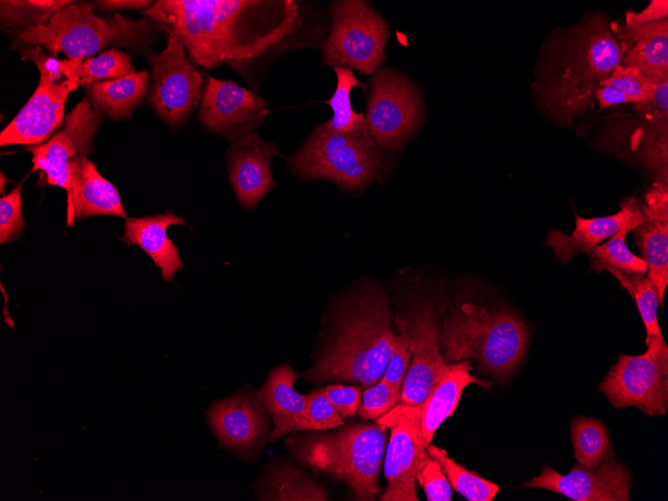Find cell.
<instances>
[{
	"instance_id": "603a6c76",
	"label": "cell",
	"mask_w": 668,
	"mask_h": 501,
	"mask_svg": "<svg viewBox=\"0 0 668 501\" xmlns=\"http://www.w3.org/2000/svg\"><path fill=\"white\" fill-rule=\"evenodd\" d=\"M469 360L447 364L425 400L416 405L419 411L420 431L427 447L442 422L457 408L462 391L470 384L489 388L490 383L470 374Z\"/></svg>"
},
{
	"instance_id": "30bf717a",
	"label": "cell",
	"mask_w": 668,
	"mask_h": 501,
	"mask_svg": "<svg viewBox=\"0 0 668 501\" xmlns=\"http://www.w3.org/2000/svg\"><path fill=\"white\" fill-rule=\"evenodd\" d=\"M423 111L421 93L405 75L390 68L373 74L364 116L381 149L400 150L421 126Z\"/></svg>"
},
{
	"instance_id": "836d02e7",
	"label": "cell",
	"mask_w": 668,
	"mask_h": 501,
	"mask_svg": "<svg viewBox=\"0 0 668 501\" xmlns=\"http://www.w3.org/2000/svg\"><path fill=\"white\" fill-rule=\"evenodd\" d=\"M428 454L436 459L450 485L469 501H491L499 491V486L480 477L456 463L447 452L435 445L426 447Z\"/></svg>"
},
{
	"instance_id": "6da1fadb",
	"label": "cell",
	"mask_w": 668,
	"mask_h": 501,
	"mask_svg": "<svg viewBox=\"0 0 668 501\" xmlns=\"http://www.w3.org/2000/svg\"><path fill=\"white\" fill-rule=\"evenodd\" d=\"M143 14L180 37L191 62L206 69L246 63L276 49L321 45L325 28L307 24L293 0H159Z\"/></svg>"
},
{
	"instance_id": "52a82bcc",
	"label": "cell",
	"mask_w": 668,
	"mask_h": 501,
	"mask_svg": "<svg viewBox=\"0 0 668 501\" xmlns=\"http://www.w3.org/2000/svg\"><path fill=\"white\" fill-rule=\"evenodd\" d=\"M287 162L302 179L329 180L347 191L367 186L384 167L383 149L367 127L333 133L318 125Z\"/></svg>"
},
{
	"instance_id": "83f0119b",
	"label": "cell",
	"mask_w": 668,
	"mask_h": 501,
	"mask_svg": "<svg viewBox=\"0 0 668 501\" xmlns=\"http://www.w3.org/2000/svg\"><path fill=\"white\" fill-rule=\"evenodd\" d=\"M634 230L637 246L647 263V277L655 285L663 306L668 284V224L644 221Z\"/></svg>"
},
{
	"instance_id": "8fae6325",
	"label": "cell",
	"mask_w": 668,
	"mask_h": 501,
	"mask_svg": "<svg viewBox=\"0 0 668 501\" xmlns=\"http://www.w3.org/2000/svg\"><path fill=\"white\" fill-rule=\"evenodd\" d=\"M641 355L620 354L598 388L616 408L635 406L650 416L668 407V347L652 337Z\"/></svg>"
},
{
	"instance_id": "277c9868",
	"label": "cell",
	"mask_w": 668,
	"mask_h": 501,
	"mask_svg": "<svg viewBox=\"0 0 668 501\" xmlns=\"http://www.w3.org/2000/svg\"><path fill=\"white\" fill-rule=\"evenodd\" d=\"M527 344V327L516 313L470 302L453 308L440 332L447 364L474 360L499 381L511 377L525 356Z\"/></svg>"
},
{
	"instance_id": "f1b7e54d",
	"label": "cell",
	"mask_w": 668,
	"mask_h": 501,
	"mask_svg": "<svg viewBox=\"0 0 668 501\" xmlns=\"http://www.w3.org/2000/svg\"><path fill=\"white\" fill-rule=\"evenodd\" d=\"M259 492L261 500H328L322 486L288 465L271 466Z\"/></svg>"
},
{
	"instance_id": "c3c4849f",
	"label": "cell",
	"mask_w": 668,
	"mask_h": 501,
	"mask_svg": "<svg viewBox=\"0 0 668 501\" xmlns=\"http://www.w3.org/2000/svg\"><path fill=\"white\" fill-rule=\"evenodd\" d=\"M0 175H1V193H2V195H4V194H3V189H4V187H5V186H4V183H5V181L7 182L8 180H7V178L4 176L3 172H1Z\"/></svg>"
},
{
	"instance_id": "7402d4cb",
	"label": "cell",
	"mask_w": 668,
	"mask_h": 501,
	"mask_svg": "<svg viewBox=\"0 0 668 501\" xmlns=\"http://www.w3.org/2000/svg\"><path fill=\"white\" fill-rule=\"evenodd\" d=\"M624 44L623 66L637 69L648 80H668V20L635 26L614 27Z\"/></svg>"
},
{
	"instance_id": "ba28073f",
	"label": "cell",
	"mask_w": 668,
	"mask_h": 501,
	"mask_svg": "<svg viewBox=\"0 0 668 501\" xmlns=\"http://www.w3.org/2000/svg\"><path fill=\"white\" fill-rule=\"evenodd\" d=\"M328 36L321 44L322 62L333 68L372 75L386 61L390 30L385 19L365 0H335L327 9Z\"/></svg>"
},
{
	"instance_id": "e0dca14e",
	"label": "cell",
	"mask_w": 668,
	"mask_h": 501,
	"mask_svg": "<svg viewBox=\"0 0 668 501\" xmlns=\"http://www.w3.org/2000/svg\"><path fill=\"white\" fill-rule=\"evenodd\" d=\"M522 487L549 490L574 501H628L631 473L614 458L596 468L575 464L567 474H560L550 466Z\"/></svg>"
},
{
	"instance_id": "d6a6232c",
	"label": "cell",
	"mask_w": 668,
	"mask_h": 501,
	"mask_svg": "<svg viewBox=\"0 0 668 501\" xmlns=\"http://www.w3.org/2000/svg\"><path fill=\"white\" fill-rule=\"evenodd\" d=\"M644 218L636 219L619 229L610 239L596 246L587 255L590 258V269L601 272L611 267L623 272L647 273V263L643 258L633 254L626 245V235L643 223Z\"/></svg>"
},
{
	"instance_id": "8d00e7d4",
	"label": "cell",
	"mask_w": 668,
	"mask_h": 501,
	"mask_svg": "<svg viewBox=\"0 0 668 501\" xmlns=\"http://www.w3.org/2000/svg\"><path fill=\"white\" fill-rule=\"evenodd\" d=\"M416 480L424 489L428 501H450L451 485L439 462L427 450L421 455L415 472Z\"/></svg>"
},
{
	"instance_id": "ab89813d",
	"label": "cell",
	"mask_w": 668,
	"mask_h": 501,
	"mask_svg": "<svg viewBox=\"0 0 668 501\" xmlns=\"http://www.w3.org/2000/svg\"><path fill=\"white\" fill-rule=\"evenodd\" d=\"M652 81L644 77L637 69L618 65L609 77L600 85L610 86L628 95L633 103H640L646 99L652 86Z\"/></svg>"
},
{
	"instance_id": "d4e9b609",
	"label": "cell",
	"mask_w": 668,
	"mask_h": 501,
	"mask_svg": "<svg viewBox=\"0 0 668 501\" xmlns=\"http://www.w3.org/2000/svg\"><path fill=\"white\" fill-rule=\"evenodd\" d=\"M297 377L292 368L284 363L271 371L258 391L262 404L273 418L274 429L269 437L272 443L283 435L298 431L305 416L308 397L294 389Z\"/></svg>"
},
{
	"instance_id": "e575fe53",
	"label": "cell",
	"mask_w": 668,
	"mask_h": 501,
	"mask_svg": "<svg viewBox=\"0 0 668 501\" xmlns=\"http://www.w3.org/2000/svg\"><path fill=\"white\" fill-rule=\"evenodd\" d=\"M604 270L610 272L635 301L646 330L645 343L652 337L663 336L657 318L658 292L653 282L645 274L627 273L611 267Z\"/></svg>"
},
{
	"instance_id": "cb8c5ba5",
	"label": "cell",
	"mask_w": 668,
	"mask_h": 501,
	"mask_svg": "<svg viewBox=\"0 0 668 501\" xmlns=\"http://www.w3.org/2000/svg\"><path fill=\"white\" fill-rule=\"evenodd\" d=\"M185 219L172 211L140 218H127L123 240L139 246L161 269L162 278L172 282L174 274L183 268L178 248L167 236L172 225H185Z\"/></svg>"
},
{
	"instance_id": "3957f363",
	"label": "cell",
	"mask_w": 668,
	"mask_h": 501,
	"mask_svg": "<svg viewBox=\"0 0 668 501\" xmlns=\"http://www.w3.org/2000/svg\"><path fill=\"white\" fill-rule=\"evenodd\" d=\"M623 52L614 25L600 16L572 29L549 52L537 87L543 106L566 123L582 115Z\"/></svg>"
},
{
	"instance_id": "5bb4252c",
	"label": "cell",
	"mask_w": 668,
	"mask_h": 501,
	"mask_svg": "<svg viewBox=\"0 0 668 501\" xmlns=\"http://www.w3.org/2000/svg\"><path fill=\"white\" fill-rule=\"evenodd\" d=\"M103 121V113L84 97L66 116L63 127L45 142L25 147L32 153V172L40 171L45 183L70 189V163L77 157L87 156Z\"/></svg>"
},
{
	"instance_id": "ffe728a7",
	"label": "cell",
	"mask_w": 668,
	"mask_h": 501,
	"mask_svg": "<svg viewBox=\"0 0 668 501\" xmlns=\"http://www.w3.org/2000/svg\"><path fill=\"white\" fill-rule=\"evenodd\" d=\"M70 189L67 192V225L94 215H113L127 219L119 191L97 170L87 156L70 163Z\"/></svg>"
},
{
	"instance_id": "8992f818",
	"label": "cell",
	"mask_w": 668,
	"mask_h": 501,
	"mask_svg": "<svg viewBox=\"0 0 668 501\" xmlns=\"http://www.w3.org/2000/svg\"><path fill=\"white\" fill-rule=\"evenodd\" d=\"M287 445L313 469L348 485L358 500H374L386 445V427L375 423L343 424L333 432L309 431Z\"/></svg>"
},
{
	"instance_id": "d6986e66",
	"label": "cell",
	"mask_w": 668,
	"mask_h": 501,
	"mask_svg": "<svg viewBox=\"0 0 668 501\" xmlns=\"http://www.w3.org/2000/svg\"><path fill=\"white\" fill-rule=\"evenodd\" d=\"M277 155L279 148L263 140L256 131L231 141L229 182L243 207H256L273 188L271 161Z\"/></svg>"
},
{
	"instance_id": "74e56055",
	"label": "cell",
	"mask_w": 668,
	"mask_h": 501,
	"mask_svg": "<svg viewBox=\"0 0 668 501\" xmlns=\"http://www.w3.org/2000/svg\"><path fill=\"white\" fill-rule=\"evenodd\" d=\"M400 399L401 389L380 379L376 384L364 390L358 415L362 419L376 421L400 403Z\"/></svg>"
},
{
	"instance_id": "5b68a950",
	"label": "cell",
	"mask_w": 668,
	"mask_h": 501,
	"mask_svg": "<svg viewBox=\"0 0 668 501\" xmlns=\"http://www.w3.org/2000/svg\"><path fill=\"white\" fill-rule=\"evenodd\" d=\"M95 5L74 2L60 8L43 27L26 30L14 38L12 48L40 45L56 57L84 61L111 48L125 47L131 51L147 50L154 43L157 24L150 18L133 20L119 13L100 17Z\"/></svg>"
},
{
	"instance_id": "d590c367",
	"label": "cell",
	"mask_w": 668,
	"mask_h": 501,
	"mask_svg": "<svg viewBox=\"0 0 668 501\" xmlns=\"http://www.w3.org/2000/svg\"><path fill=\"white\" fill-rule=\"evenodd\" d=\"M307 397L306 413L298 426V431H326L344 424L326 397L324 388L314 390L307 394Z\"/></svg>"
},
{
	"instance_id": "ac0fdd59",
	"label": "cell",
	"mask_w": 668,
	"mask_h": 501,
	"mask_svg": "<svg viewBox=\"0 0 668 501\" xmlns=\"http://www.w3.org/2000/svg\"><path fill=\"white\" fill-rule=\"evenodd\" d=\"M258 393L237 392L207 410L211 429L223 448L240 454L254 453L268 435V418Z\"/></svg>"
},
{
	"instance_id": "b9f144b4",
	"label": "cell",
	"mask_w": 668,
	"mask_h": 501,
	"mask_svg": "<svg viewBox=\"0 0 668 501\" xmlns=\"http://www.w3.org/2000/svg\"><path fill=\"white\" fill-rule=\"evenodd\" d=\"M324 393L342 419L354 416L361 404L358 386L330 384L324 388Z\"/></svg>"
},
{
	"instance_id": "7a4b0ae2",
	"label": "cell",
	"mask_w": 668,
	"mask_h": 501,
	"mask_svg": "<svg viewBox=\"0 0 668 501\" xmlns=\"http://www.w3.org/2000/svg\"><path fill=\"white\" fill-rule=\"evenodd\" d=\"M391 312L386 297L375 288L364 289L344 300L334 328L312 368L304 378L359 382L366 389L384 374L394 349Z\"/></svg>"
},
{
	"instance_id": "f35d334b",
	"label": "cell",
	"mask_w": 668,
	"mask_h": 501,
	"mask_svg": "<svg viewBox=\"0 0 668 501\" xmlns=\"http://www.w3.org/2000/svg\"><path fill=\"white\" fill-rule=\"evenodd\" d=\"M21 187L18 185L0 199V243L7 244L16 240L24 231L22 215Z\"/></svg>"
},
{
	"instance_id": "9c48e42d",
	"label": "cell",
	"mask_w": 668,
	"mask_h": 501,
	"mask_svg": "<svg viewBox=\"0 0 668 501\" xmlns=\"http://www.w3.org/2000/svg\"><path fill=\"white\" fill-rule=\"evenodd\" d=\"M40 45L17 49L22 60L32 61L39 72L38 85L13 120L1 131L0 145H38L48 140L63 123L65 104L79 85L66 78L61 60Z\"/></svg>"
},
{
	"instance_id": "4fadbf2b",
	"label": "cell",
	"mask_w": 668,
	"mask_h": 501,
	"mask_svg": "<svg viewBox=\"0 0 668 501\" xmlns=\"http://www.w3.org/2000/svg\"><path fill=\"white\" fill-rule=\"evenodd\" d=\"M395 321L412 357L400 403L416 406L425 400L447 366L440 348L438 313L432 302L419 300L397 315Z\"/></svg>"
},
{
	"instance_id": "4dcf8cb0",
	"label": "cell",
	"mask_w": 668,
	"mask_h": 501,
	"mask_svg": "<svg viewBox=\"0 0 668 501\" xmlns=\"http://www.w3.org/2000/svg\"><path fill=\"white\" fill-rule=\"evenodd\" d=\"M336 74V88L332 96L326 101L333 111V116L320 126L333 133L349 132L367 127L362 112H355L351 104L353 87L365 86L358 80L352 70L342 67L333 68Z\"/></svg>"
},
{
	"instance_id": "f546056e",
	"label": "cell",
	"mask_w": 668,
	"mask_h": 501,
	"mask_svg": "<svg viewBox=\"0 0 668 501\" xmlns=\"http://www.w3.org/2000/svg\"><path fill=\"white\" fill-rule=\"evenodd\" d=\"M69 0H1L0 25L8 35L46 26L52 16Z\"/></svg>"
},
{
	"instance_id": "f6af8a7d",
	"label": "cell",
	"mask_w": 668,
	"mask_h": 501,
	"mask_svg": "<svg viewBox=\"0 0 668 501\" xmlns=\"http://www.w3.org/2000/svg\"><path fill=\"white\" fill-rule=\"evenodd\" d=\"M667 0H652L649 5L640 12L628 11L625 14V26L635 27L663 19H667Z\"/></svg>"
},
{
	"instance_id": "7c38bea8",
	"label": "cell",
	"mask_w": 668,
	"mask_h": 501,
	"mask_svg": "<svg viewBox=\"0 0 668 501\" xmlns=\"http://www.w3.org/2000/svg\"><path fill=\"white\" fill-rule=\"evenodd\" d=\"M146 56L151 66L149 103L166 124L177 128L200 104L204 77L175 32L167 33V44L162 51H148Z\"/></svg>"
},
{
	"instance_id": "60d3db41",
	"label": "cell",
	"mask_w": 668,
	"mask_h": 501,
	"mask_svg": "<svg viewBox=\"0 0 668 501\" xmlns=\"http://www.w3.org/2000/svg\"><path fill=\"white\" fill-rule=\"evenodd\" d=\"M667 186V178L660 179L645 194V203L640 207L645 221L668 224Z\"/></svg>"
},
{
	"instance_id": "7bdbcfd3",
	"label": "cell",
	"mask_w": 668,
	"mask_h": 501,
	"mask_svg": "<svg viewBox=\"0 0 668 501\" xmlns=\"http://www.w3.org/2000/svg\"><path fill=\"white\" fill-rule=\"evenodd\" d=\"M638 111L644 113L652 121L667 125L668 112V80L652 83L646 99L635 104Z\"/></svg>"
},
{
	"instance_id": "484cf974",
	"label": "cell",
	"mask_w": 668,
	"mask_h": 501,
	"mask_svg": "<svg viewBox=\"0 0 668 501\" xmlns=\"http://www.w3.org/2000/svg\"><path fill=\"white\" fill-rule=\"evenodd\" d=\"M147 70L104 80L87 86V97L96 108L114 120L129 117L150 88Z\"/></svg>"
},
{
	"instance_id": "4316f807",
	"label": "cell",
	"mask_w": 668,
	"mask_h": 501,
	"mask_svg": "<svg viewBox=\"0 0 668 501\" xmlns=\"http://www.w3.org/2000/svg\"><path fill=\"white\" fill-rule=\"evenodd\" d=\"M62 72L66 78L74 80L79 86L117 79L136 72L129 55L117 48L101 52L84 61L62 59Z\"/></svg>"
},
{
	"instance_id": "2e32d148",
	"label": "cell",
	"mask_w": 668,
	"mask_h": 501,
	"mask_svg": "<svg viewBox=\"0 0 668 501\" xmlns=\"http://www.w3.org/2000/svg\"><path fill=\"white\" fill-rule=\"evenodd\" d=\"M205 79L197 117L205 129L233 141L265 123L269 101L234 81Z\"/></svg>"
},
{
	"instance_id": "44dd1931",
	"label": "cell",
	"mask_w": 668,
	"mask_h": 501,
	"mask_svg": "<svg viewBox=\"0 0 668 501\" xmlns=\"http://www.w3.org/2000/svg\"><path fill=\"white\" fill-rule=\"evenodd\" d=\"M576 226L571 235L550 230L545 244L551 247L562 263H567L579 253L588 254L603 240L614 235L630 222L644 218L639 203L631 197L621 204V209L609 216L582 218L575 214Z\"/></svg>"
},
{
	"instance_id": "9a60e30c",
	"label": "cell",
	"mask_w": 668,
	"mask_h": 501,
	"mask_svg": "<svg viewBox=\"0 0 668 501\" xmlns=\"http://www.w3.org/2000/svg\"><path fill=\"white\" fill-rule=\"evenodd\" d=\"M390 428L384 475L388 481L382 501H418L415 472L421 455L426 451L417 406L398 403L376 420Z\"/></svg>"
},
{
	"instance_id": "1f68e13d",
	"label": "cell",
	"mask_w": 668,
	"mask_h": 501,
	"mask_svg": "<svg viewBox=\"0 0 668 501\" xmlns=\"http://www.w3.org/2000/svg\"><path fill=\"white\" fill-rule=\"evenodd\" d=\"M571 438L574 456L578 464L585 468H596L615 457L608 430L599 420L576 418L571 424Z\"/></svg>"
},
{
	"instance_id": "bcb514c9",
	"label": "cell",
	"mask_w": 668,
	"mask_h": 501,
	"mask_svg": "<svg viewBox=\"0 0 668 501\" xmlns=\"http://www.w3.org/2000/svg\"><path fill=\"white\" fill-rule=\"evenodd\" d=\"M154 3V1L149 0H100L96 1L94 5L99 10L107 12H117L124 10H139L144 12Z\"/></svg>"
},
{
	"instance_id": "ee69618b",
	"label": "cell",
	"mask_w": 668,
	"mask_h": 501,
	"mask_svg": "<svg viewBox=\"0 0 668 501\" xmlns=\"http://www.w3.org/2000/svg\"><path fill=\"white\" fill-rule=\"evenodd\" d=\"M411 360L410 350L403 337L396 336L394 349L381 380L401 389Z\"/></svg>"
},
{
	"instance_id": "7dc6e473",
	"label": "cell",
	"mask_w": 668,
	"mask_h": 501,
	"mask_svg": "<svg viewBox=\"0 0 668 501\" xmlns=\"http://www.w3.org/2000/svg\"><path fill=\"white\" fill-rule=\"evenodd\" d=\"M599 107L604 109L617 104L633 103V100L625 93L610 86L600 85L595 93Z\"/></svg>"
}]
</instances>
